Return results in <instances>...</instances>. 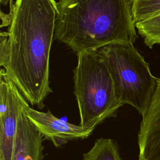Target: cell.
I'll list each match as a JSON object with an SVG mask.
<instances>
[{
	"mask_svg": "<svg viewBox=\"0 0 160 160\" xmlns=\"http://www.w3.org/2000/svg\"><path fill=\"white\" fill-rule=\"evenodd\" d=\"M58 13L55 0H16L1 12L8 32L0 34V66L31 106L42 109L52 92L49 56Z\"/></svg>",
	"mask_w": 160,
	"mask_h": 160,
	"instance_id": "cell-1",
	"label": "cell"
},
{
	"mask_svg": "<svg viewBox=\"0 0 160 160\" xmlns=\"http://www.w3.org/2000/svg\"><path fill=\"white\" fill-rule=\"evenodd\" d=\"M54 38L77 54L138 38L132 0H59Z\"/></svg>",
	"mask_w": 160,
	"mask_h": 160,
	"instance_id": "cell-2",
	"label": "cell"
},
{
	"mask_svg": "<svg viewBox=\"0 0 160 160\" xmlns=\"http://www.w3.org/2000/svg\"><path fill=\"white\" fill-rule=\"evenodd\" d=\"M74 69V95L80 123L94 128L116 116L122 105L117 98L108 68L98 51L82 52Z\"/></svg>",
	"mask_w": 160,
	"mask_h": 160,
	"instance_id": "cell-3",
	"label": "cell"
},
{
	"mask_svg": "<svg viewBox=\"0 0 160 160\" xmlns=\"http://www.w3.org/2000/svg\"><path fill=\"white\" fill-rule=\"evenodd\" d=\"M98 52L108 68L121 104L132 106L144 116L157 86L149 64L131 42H112Z\"/></svg>",
	"mask_w": 160,
	"mask_h": 160,
	"instance_id": "cell-4",
	"label": "cell"
},
{
	"mask_svg": "<svg viewBox=\"0 0 160 160\" xmlns=\"http://www.w3.org/2000/svg\"><path fill=\"white\" fill-rule=\"evenodd\" d=\"M26 99L6 72L0 71V160H12L18 122Z\"/></svg>",
	"mask_w": 160,
	"mask_h": 160,
	"instance_id": "cell-5",
	"label": "cell"
},
{
	"mask_svg": "<svg viewBox=\"0 0 160 160\" xmlns=\"http://www.w3.org/2000/svg\"><path fill=\"white\" fill-rule=\"evenodd\" d=\"M22 113L44 138L59 148L75 139L88 138L94 131V128H86L73 124L56 118L48 110L42 112L31 108L26 101L22 109Z\"/></svg>",
	"mask_w": 160,
	"mask_h": 160,
	"instance_id": "cell-6",
	"label": "cell"
},
{
	"mask_svg": "<svg viewBox=\"0 0 160 160\" xmlns=\"http://www.w3.org/2000/svg\"><path fill=\"white\" fill-rule=\"evenodd\" d=\"M138 160H160V78L152 101L140 124Z\"/></svg>",
	"mask_w": 160,
	"mask_h": 160,
	"instance_id": "cell-7",
	"label": "cell"
},
{
	"mask_svg": "<svg viewBox=\"0 0 160 160\" xmlns=\"http://www.w3.org/2000/svg\"><path fill=\"white\" fill-rule=\"evenodd\" d=\"M44 136L22 113L18 122L12 160H42Z\"/></svg>",
	"mask_w": 160,
	"mask_h": 160,
	"instance_id": "cell-8",
	"label": "cell"
},
{
	"mask_svg": "<svg viewBox=\"0 0 160 160\" xmlns=\"http://www.w3.org/2000/svg\"><path fill=\"white\" fill-rule=\"evenodd\" d=\"M82 160H121L118 144L111 138H98L90 150L83 154Z\"/></svg>",
	"mask_w": 160,
	"mask_h": 160,
	"instance_id": "cell-9",
	"label": "cell"
},
{
	"mask_svg": "<svg viewBox=\"0 0 160 160\" xmlns=\"http://www.w3.org/2000/svg\"><path fill=\"white\" fill-rule=\"evenodd\" d=\"M135 26L148 48L160 45V14L136 23Z\"/></svg>",
	"mask_w": 160,
	"mask_h": 160,
	"instance_id": "cell-10",
	"label": "cell"
},
{
	"mask_svg": "<svg viewBox=\"0 0 160 160\" xmlns=\"http://www.w3.org/2000/svg\"><path fill=\"white\" fill-rule=\"evenodd\" d=\"M160 14V0H132V14L134 23Z\"/></svg>",
	"mask_w": 160,
	"mask_h": 160,
	"instance_id": "cell-11",
	"label": "cell"
},
{
	"mask_svg": "<svg viewBox=\"0 0 160 160\" xmlns=\"http://www.w3.org/2000/svg\"><path fill=\"white\" fill-rule=\"evenodd\" d=\"M0 2L1 4L4 5V6H6L8 4H9V9L12 8L14 4V3H13L12 0H0Z\"/></svg>",
	"mask_w": 160,
	"mask_h": 160,
	"instance_id": "cell-12",
	"label": "cell"
}]
</instances>
